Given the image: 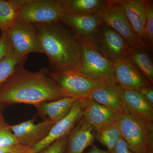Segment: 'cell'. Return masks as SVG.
<instances>
[{
    "mask_svg": "<svg viewBox=\"0 0 153 153\" xmlns=\"http://www.w3.org/2000/svg\"><path fill=\"white\" fill-rule=\"evenodd\" d=\"M91 42L102 56L113 63L126 59L131 49L127 42L116 31L103 25Z\"/></svg>",
    "mask_w": 153,
    "mask_h": 153,
    "instance_id": "ba28073f",
    "label": "cell"
},
{
    "mask_svg": "<svg viewBox=\"0 0 153 153\" xmlns=\"http://www.w3.org/2000/svg\"><path fill=\"white\" fill-rule=\"evenodd\" d=\"M88 98L112 110L119 117L123 114L121 88H120L102 85L94 89Z\"/></svg>",
    "mask_w": 153,
    "mask_h": 153,
    "instance_id": "d6986e66",
    "label": "cell"
},
{
    "mask_svg": "<svg viewBox=\"0 0 153 153\" xmlns=\"http://www.w3.org/2000/svg\"><path fill=\"white\" fill-rule=\"evenodd\" d=\"M5 106L0 102V115L3 114V112Z\"/></svg>",
    "mask_w": 153,
    "mask_h": 153,
    "instance_id": "d6a6232c",
    "label": "cell"
},
{
    "mask_svg": "<svg viewBox=\"0 0 153 153\" xmlns=\"http://www.w3.org/2000/svg\"><path fill=\"white\" fill-rule=\"evenodd\" d=\"M11 47L5 33H1L0 37V60L11 50Z\"/></svg>",
    "mask_w": 153,
    "mask_h": 153,
    "instance_id": "f1b7e54d",
    "label": "cell"
},
{
    "mask_svg": "<svg viewBox=\"0 0 153 153\" xmlns=\"http://www.w3.org/2000/svg\"><path fill=\"white\" fill-rule=\"evenodd\" d=\"M123 114L153 124V106L137 91L121 88Z\"/></svg>",
    "mask_w": 153,
    "mask_h": 153,
    "instance_id": "4fadbf2b",
    "label": "cell"
},
{
    "mask_svg": "<svg viewBox=\"0 0 153 153\" xmlns=\"http://www.w3.org/2000/svg\"><path fill=\"white\" fill-rule=\"evenodd\" d=\"M80 99L64 97L35 105L38 114L42 117H48L54 124L69 113L74 103Z\"/></svg>",
    "mask_w": 153,
    "mask_h": 153,
    "instance_id": "ac0fdd59",
    "label": "cell"
},
{
    "mask_svg": "<svg viewBox=\"0 0 153 153\" xmlns=\"http://www.w3.org/2000/svg\"><path fill=\"white\" fill-rule=\"evenodd\" d=\"M112 153H134L129 148L125 140L120 138L117 141Z\"/></svg>",
    "mask_w": 153,
    "mask_h": 153,
    "instance_id": "f546056e",
    "label": "cell"
},
{
    "mask_svg": "<svg viewBox=\"0 0 153 153\" xmlns=\"http://www.w3.org/2000/svg\"><path fill=\"white\" fill-rule=\"evenodd\" d=\"M122 137L134 153H153V125L128 115L117 120Z\"/></svg>",
    "mask_w": 153,
    "mask_h": 153,
    "instance_id": "5b68a950",
    "label": "cell"
},
{
    "mask_svg": "<svg viewBox=\"0 0 153 153\" xmlns=\"http://www.w3.org/2000/svg\"><path fill=\"white\" fill-rule=\"evenodd\" d=\"M27 148H25V149H23L21 150L16 151V152L10 153H24L25 151L27 150Z\"/></svg>",
    "mask_w": 153,
    "mask_h": 153,
    "instance_id": "836d02e7",
    "label": "cell"
},
{
    "mask_svg": "<svg viewBox=\"0 0 153 153\" xmlns=\"http://www.w3.org/2000/svg\"><path fill=\"white\" fill-rule=\"evenodd\" d=\"M138 91L151 105L153 106V87L152 84L145 85L141 87Z\"/></svg>",
    "mask_w": 153,
    "mask_h": 153,
    "instance_id": "83f0119b",
    "label": "cell"
},
{
    "mask_svg": "<svg viewBox=\"0 0 153 153\" xmlns=\"http://www.w3.org/2000/svg\"><path fill=\"white\" fill-rule=\"evenodd\" d=\"M4 33L14 54L22 57H27L31 53L43 54L34 24L16 20Z\"/></svg>",
    "mask_w": 153,
    "mask_h": 153,
    "instance_id": "8992f818",
    "label": "cell"
},
{
    "mask_svg": "<svg viewBox=\"0 0 153 153\" xmlns=\"http://www.w3.org/2000/svg\"><path fill=\"white\" fill-rule=\"evenodd\" d=\"M83 117L95 129L102 128L116 122L119 116L112 110L97 103L88 97L82 98Z\"/></svg>",
    "mask_w": 153,
    "mask_h": 153,
    "instance_id": "2e32d148",
    "label": "cell"
},
{
    "mask_svg": "<svg viewBox=\"0 0 153 153\" xmlns=\"http://www.w3.org/2000/svg\"><path fill=\"white\" fill-rule=\"evenodd\" d=\"M61 21L70 28L80 41H91L103 25L97 14L66 15Z\"/></svg>",
    "mask_w": 153,
    "mask_h": 153,
    "instance_id": "7c38bea8",
    "label": "cell"
},
{
    "mask_svg": "<svg viewBox=\"0 0 153 153\" xmlns=\"http://www.w3.org/2000/svg\"><path fill=\"white\" fill-rule=\"evenodd\" d=\"M23 0H0V30L5 33L17 20Z\"/></svg>",
    "mask_w": 153,
    "mask_h": 153,
    "instance_id": "7402d4cb",
    "label": "cell"
},
{
    "mask_svg": "<svg viewBox=\"0 0 153 153\" xmlns=\"http://www.w3.org/2000/svg\"><path fill=\"white\" fill-rule=\"evenodd\" d=\"M48 69L49 76L57 84L63 97H88L96 88L105 85L76 70L57 72Z\"/></svg>",
    "mask_w": 153,
    "mask_h": 153,
    "instance_id": "52a82bcc",
    "label": "cell"
},
{
    "mask_svg": "<svg viewBox=\"0 0 153 153\" xmlns=\"http://www.w3.org/2000/svg\"><path fill=\"white\" fill-rule=\"evenodd\" d=\"M98 15L103 25L112 28L122 36L131 49L146 47L137 37L123 9L116 0H108L105 8Z\"/></svg>",
    "mask_w": 153,
    "mask_h": 153,
    "instance_id": "9c48e42d",
    "label": "cell"
},
{
    "mask_svg": "<svg viewBox=\"0 0 153 153\" xmlns=\"http://www.w3.org/2000/svg\"><path fill=\"white\" fill-rule=\"evenodd\" d=\"M145 7L146 13V36L148 47L152 50L153 47V1L145 0Z\"/></svg>",
    "mask_w": 153,
    "mask_h": 153,
    "instance_id": "484cf974",
    "label": "cell"
},
{
    "mask_svg": "<svg viewBox=\"0 0 153 153\" xmlns=\"http://www.w3.org/2000/svg\"><path fill=\"white\" fill-rule=\"evenodd\" d=\"M43 54L48 57L50 71L76 70L80 68L81 44L70 28L60 21L36 24Z\"/></svg>",
    "mask_w": 153,
    "mask_h": 153,
    "instance_id": "7a4b0ae2",
    "label": "cell"
},
{
    "mask_svg": "<svg viewBox=\"0 0 153 153\" xmlns=\"http://www.w3.org/2000/svg\"><path fill=\"white\" fill-rule=\"evenodd\" d=\"M87 153H110L108 150L100 149L96 146H93L91 149Z\"/></svg>",
    "mask_w": 153,
    "mask_h": 153,
    "instance_id": "1f68e13d",
    "label": "cell"
},
{
    "mask_svg": "<svg viewBox=\"0 0 153 153\" xmlns=\"http://www.w3.org/2000/svg\"><path fill=\"white\" fill-rule=\"evenodd\" d=\"M19 145L6 122L3 114L0 115V148H7Z\"/></svg>",
    "mask_w": 153,
    "mask_h": 153,
    "instance_id": "d4e9b609",
    "label": "cell"
},
{
    "mask_svg": "<svg viewBox=\"0 0 153 153\" xmlns=\"http://www.w3.org/2000/svg\"><path fill=\"white\" fill-rule=\"evenodd\" d=\"M67 15L65 0H23L17 21L34 24L61 21Z\"/></svg>",
    "mask_w": 153,
    "mask_h": 153,
    "instance_id": "3957f363",
    "label": "cell"
},
{
    "mask_svg": "<svg viewBox=\"0 0 153 153\" xmlns=\"http://www.w3.org/2000/svg\"><path fill=\"white\" fill-rule=\"evenodd\" d=\"M69 134L60 138L38 153H66Z\"/></svg>",
    "mask_w": 153,
    "mask_h": 153,
    "instance_id": "4316f807",
    "label": "cell"
},
{
    "mask_svg": "<svg viewBox=\"0 0 153 153\" xmlns=\"http://www.w3.org/2000/svg\"><path fill=\"white\" fill-rule=\"evenodd\" d=\"M113 66L117 87L138 91L143 85L151 84L128 58L114 63Z\"/></svg>",
    "mask_w": 153,
    "mask_h": 153,
    "instance_id": "5bb4252c",
    "label": "cell"
},
{
    "mask_svg": "<svg viewBox=\"0 0 153 153\" xmlns=\"http://www.w3.org/2000/svg\"><path fill=\"white\" fill-rule=\"evenodd\" d=\"M108 0H65L67 15L99 14L106 7Z\"/></svg>",
    "mask_w": 153,
    "mask_h": 153,
    "instance_id": "44dd1931",
    "label": "cell"
},
{
    "mask_svg": "<svg viewBox=\"0 0 153 153\" xmlns=\"http://www.w3.org/2000/svg\"><path fill=\"white\" fill-rule=\"evenodd\" d=\"M27 57H22L14 54L11 50L0 60V85L24 68Z\"/></svg>",
    "mask_w": 153,
    "mask_h": 153,
    "instance_id": "603a6c76",
    "label": "cell"
},
{
    "mask_svg": "<svg viewBox=\"0 0 153 153\" xmlns=\"http://www.w3.org/2000/svg\"><path fill=\"white\" fill-rule=\"evenodd\" d=\"M96 130L82 117L68 136L66 153H82L96 138Z\"/></svg>",
    "mask_w": 153,
    "mask_h": 153,
    "instance_id": "e0dca14e",
    "label": "cell"
},
{
    "mask_svg": "<svg viewBox=\"0 0 153 153\" xmlns=\"http://www.w3.org/2000/svg\"><path fill=\"white\" fill-rule=\"evenodd\" d=\"M36 117V116L32 119L24 122L10 125V129L19 144L25 147H31L44 139L54 125L48 119L40 123L35 124Z\"/></svg>",
    "mask_w": 153,
    "mask_h": 153,
    "instance_id": "8fae6325",
    "label": "cell"
},
{
    "mask_svg": "<svg viewBox=\"0 0 153 153\" xmlns=\"http://www.w3.org/2000/svg\"><path fill=\"white\" fill-rule=\"evenodd\" d=\"M81 57L78 71L102 85L116 86L113 63L96 50L91 41H80Z\"/></svg>",
    "mask_w": 153,
    "mask_h": 153,
    "instance_id": "277c9868",
    "label": "cell"
},
{
    "mask_svg": "<svg viewBox=\"0 0 153 153\" xmlns=\"http://www.w3.org/2000/svg\"><path fill=\"white\" fill-rule=\"evenodd\" d=\"M116 1L123 9L127 18L140 41L145 46L149 48L148 47L146 36V13L145 0Z\"/></svg>",
    "mask_w": 153,
    "mask_h": 153,
    "instance_id": "9a60e30c",
    "label": "cell"
},
{
    "mask_svg": "<svg viewBox=\"0 0 153 153\" xmlns=\"http://www.w3.org/2000/svg\"><path fill=\"white\" fill-rule=\"evenodd\" d=\"M63 97L47 68L36 72L21 68L0 85V102L5 106L19 103L34 105Z\"/></svg>",
    "mask_w": 153,
    "mask_h": 153,
    "instance_id": "6da1fadb",
    "label": "cell"
},
{
    "mask_svg": "<svg viewBox=\"0 0 153 153\" xmlns=\"http://www.w3.org/2000/svg\"><path fill=\"white\" fill-rule=\"evenodd\" d=\"M83 104L82 98H81L75 102L67 115L53 125L44 139L31 147L27 148L24 153H38L56 140L69 134L83 117Z\"/></svg>",
    "mask_w": 153,
    "mask_h": 153,
    "instance_id": "30bf717a",
    "label": "cell"
},
{
    "mask_svg": "<svg viewBox=\"0 0 153 153\" xmlns=\"http://www.w3.org/2000/svg\"><path fill=\"white\" fill-rule=\"evenodd\" d=\"M148 47L131 49L127 58L140 71L146 79L153 84V64Z\"/></svg>",
    "mask_w": 153,
    "mask_h": 153,
    "instance_id": "ffe728a7",
    "label": "cell"
},
{
    "mask_svg": "<svg viewBox=\"0 0 153 153\" xmlns=\"http://www.w3.org/2000/svg\"><path fill=\"white\" fill-rule=\"evenodd\" d=\"M27 148L20 145L7 148H0V153H10Z\"/></svg>",
    "mask_w": 153,
    "mask_h": 153,
    "instance_id": "4dcf8cb0",
    "label": "cell"
},
{
    "mask_svg": "<svg viewBox=\"0 0 153 153\" xmlns=\"http://www.w3.org/2000/svg\"><path fill=\"white\" fill-rule=\"evenodd\" d=\"M121 137H122L117 121L96 131V138L106 147L110 153H112L117 141Z\"/></svg>",
    "mask_w": 153,
    "mask_h": 153,
    "instance_id": "cb8c5ba5",
    "label": "cell"
}]
</instances>
